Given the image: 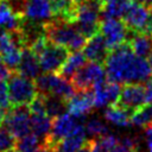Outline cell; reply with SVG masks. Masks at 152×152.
Listing matches in <instances>:
<instances>
[{
    "instance_id": "6da1fadb",
    "label": "cell",
    "mask_w": 152,
    "mask_h": 152,
    "mask_svg": "<svg viewBox=\"0 0 152 152\" xmlns=\"http://www.w3.org/2000/svg\"><path fill=\"white\" fill-rule=\"evenodd\" d=\"M106 78L120 84L144 83L152 76V65L131 49L128 42L109 51L104 61Z\"/></svg>"
},
{
    "instance_id": "7a4b0ae2",
    "label": "cell",
    "mask_w": 152,
    "mask_h": 152,
    "mask_svg": "<svg viewBox=\"0 0 152 152\" xmlns=\"http://www.w3.org/2000/svg\"><path fill=\"white\" fill-rule=\"evenodd\" d=\"M45 36L49 42L62 45L69 51H78L83 49L87 38L77 30L72 23H66L61 19L52 18L44 23Z\"/></svg>"
},
{
    "instance_id": "3957f363",
    "label": "cell",
    "mask_w": 152,
    "mask_h": 152,
    "mask_svg": "<svg viewBox=\"0 0 152 152\" xmlns=\"http://www.w3.org/2000/svg\"><path fill=\"white\" fill-rule=\"evenodd\" d=\"M101 8L102 4L100 0H87L86 2L77 5V17L75 25L86 38H90L95 33L100 32L102 19Z\"/></svg>"
},
{
    "instance_id": "277c9868",
    "label": "cell",
    "mask_w": 152,
    "mask_h": 152,
    "mask_svg": "<svg viewBox=\"0 0 152 152\" xmlns=\"http://www.w3.org/2000/svg\"><path fill=\"white\" fill-rule=\"evenodd\" d=\"M34 84L38 93L44 95H55L64 101H66L76 91L70 80H66L56 72L38 75L34 78Z\"/></svg>"
},
{
    "instance_id": "5b68a950",
    "label": "cell",
    "mask_w": 152,
    "mask_h": 152,
    "mask_svg": "<svg viewBox=\"0 0 152 152\" xmlns=\"http://www.w3.org/2000/svg\"><path fill=\"white\" fill-rule=\"evenodd\" d=\"M121 19L131 32L152 36V6L132 0Z\"/></svg>"
},
{
    "instance_id": "8992f818",
    "label": "cell",
    "mask_w": 152,
    "mask_h": 152,
    "mask_svg": "<svg viewBox=\"0 0 152 152\" xmlns=\"http://www.w3.org/2000/svg\"><path fill=\"white\" fill-rule=\"evenodd\" d=\"M8 96L11 107L30 104L37 95V88L33 80H30L17 71H13L8 78Z\"/></svg>"
},
{
    "instance_id": "52a82bcc",
    "label": "cell",
    "mask_w": 152,
    "mask_h": 152,
    "mask_svg": "<svg viewBox=\"0 0 152 152\" xmlns=\"http://www.w3.org/2000/svg\"><path fill=\"white\" fill-rule=\"evenodd\" d=\"M106 71L101 63L89 62L82 65L70 78L75 90L91 89L94 86L104 82Z\"/></svg>"
},
{
    "instance_id": "ba28073f",
    "label": "cell",
    "mask_w": 152,
    "mask_h": 152,
    "mask_svg": "<svg viewBox=\"0 0 152 152\" xmlns=\"http://www.w3.org/2000/svg\"><path fill=\"white\" fill-rule=\"evenodd\" d=\"M100 32L104 37L109 51L126 43L129 37V30L121 18H102Z\"/></svg>"
},
{
    "instance_id": "9c48e42d",
    "label": "cell",
    "mask_w": 152,
    "mask_h": 152,
    "mask_svg": "<svg viewBox=\"0 0 152 152\" xmlns=\"http://www.w3.org/2000/svg\"><path fill=\"white\" fill-rule=\"evenodd\" d=\"M69 52L70 51L66 48L48 40L44 49L37 56L40 70L44 72H58L63 63L66 61Z\"/></svg>"
},
{
    "instance_id": "30bf717a",
    "label": "cell",
    "mask_w": 152,
    "mask_h": 152,
    "mask_svg": "<svg viewBox=\"0 0 152 152\" xmlns=\"http://www.w3.org/2000/svg\"><path fill=\"white\" fill-rule=\"evenodd\" d=\"M30 116L31 112L28 108V104H21V106H14L8 109L5 118V127L18 139L31 131L30 126Z\"/></svg>"
},
{
    "instance_id": "8fae6325",
    "label": "cell",
    "mask_w": 152,
    "mask_h": 152,
    "mask_svg": "<svg viewBox=\"0 0 152 152\" xmlns=\"http://www.w3.org/2000/svg\"><path fill=\"white\" fill-rule=\"evenodd\" d=\"M83 120L84 119H77L69 113H63L56 116L55 119H52L51 129L49 134L43 139V144L52 148L56 142L69 135L76 127V125L78 122H83Z\"/></svg>"
},
{
    "instance_id": "7c38bea8",
    "label": "cell",
    "mask_w": 152,
    "mask_h": 152,
    "mask_svg": "<svg viewBox=\"0 0 152 152\" xmlns=\"http://www.w3.org/2000/svg\"><path fill=\"white\" fill-rule=\"evenodd\" d=\"M144 104H146L144 83H125L115 106H119L133 114Z\"/></svg>"
},
{
    "instance_id": "4fadbf2b",
    "label": "cell",
    "mask_w": 152,
    "mask_h": 152,
    "mask_svg": "<svg viewBox=\"0 0 152 152\" xmlns=\"http://www.w3.org/2000/svg\"><path fill=\"white\" fill-rule=\"evenodd\" d=\"M66 110L77 119H84L87 114L94 108V91L93 89L76 90L66 101Z\"/></svg>"
},
{
    "instance_id": "5bb4252c",
    "label": "cell",
    "mask_w": 152,
    "mask_h": 152,
    "mask_svg": "<svg viewBox=\"0 0 152 152\" xmlns=\"http://www.w3.org/2000/svg\"><path fill=\"white\" fill-rule=\"evenodd\" d=\"M21 15L30 21H49L53 18L50 0H24Z\"/></svg>"
},
{
    "instance_id": "9a60e30c",
    "label": "cell",
    "mask_w": 152,
    "mask_h": 152,
    "mask_svg": "<svg viewBox=\"0 0 152 152\" xmlns=\"http://www.w3.org/2000/svg\"><path fill=\"white\" fill-rule=\"evenodd\" d=\"M83 53L86 56V58L90 62H96V63H101L103 64L109 50L107 48L104 37L102 36L101 32L95 33L94 36H91L89 38L88 42H86L84 46H83Z\"/></svg>"
},
{
    "instance_id": "2e32d148",
    "label": "cell",
    "mask_w": 152,
    "mask_h": 152,
    "mask_svg": "<svg viewBox=\"0 0 152 152\" xmlns=\"http://www.w3.org/2000/svg\"><path fill=\"white\" fill-rule=\"evenodd\" d=\"M86 128L83 122H78L72 132L65 138L61 139L52 147L53 152H77L86 141Z\"/></svg>"
},
{
    "instance_id": "e0dca14e",
    "label": "cell",
    "mask_w": 152,
    "mask_h": 152,
    "mask_svg": "<svg viewBox=\"0 0 152 152\" xmlns=\"http://www.w3.org/2000/svg\"><path fill=\"white\" fill-rule=\"evenodd\" d=\"M24 23V17L17 13L7 0H0V27L7 32L20 30Z\"/></svg>"
},
{
    "instance_id": "ac0fdd59",
    "label": "cell",
    "mask_w": 152,
    "mask_h": 152,
    "mask_svg": "<svg viewBox=\"0 0 152 152\" xmlns=\"http://www.w3.org/2000/svg\"><path fill=\"white\" fill-rule=\"evenodd\" d=\"M50 5L53 18L75 24L77 17V4L74 0H50Z\"/></svg>"
},
{
    "instance_id": "d6986e66",
    "label": "cell",
    "mask_w": 152,
    "mask_h": 152,
    "mask_svg": "<svg viewBox=\"0 0 152 152\" xmlns=\"http://www.w3.org/2000/svg\"><path fill=\"white\" fill-rule=\"evenodd\" d=\"M15 71L30 80H34L39 75L40 66H39L38 58L28 48L23 49L21 59H20V63L17 66Z\"/></svg>"
},
{
    "instance_id": "ffe728a7",
    "label": "cell",
    "mask_w": 152,
    "mask_h": 152,
    "mask_svg": "<svg viewBox=\"0 0 152 152\" xmlns=\"http://www.w3.org/2000/svg\"><path fill=\"white\" fill-rule=\"evenodd\" d=\"M128 44L137 56L147 58L152 53V36L146 33H135L129 31Z\"/></svg>"
},
{
    "instance_id": "44dd1931",
    "label": "cell",
    "mask_w": 152,
    "mask_h": 152,
    "mask_svg": "<svg viewBox=\"0 0 152 152\" xmlns=\"http://www.w3.org/2000/svg\"><path fill=\"white\" fill-rule=\"evenodd\" d=\"M87 63V58L84 56L83 52H81V50L78 51H72V53H69L66 61L63 63V65L61 66V69L58 70V75L63 76L66 80H70L72 77V75L82 66Z\"/></svg>"
},
{
    "instance_id": "7402d4cb",
    "label": "cell",
    "mask_w": 152,
    "mask_h": 152,
    "mask_svg": "<svg viewBox=\"0 0 152 152\" xmlns=\"http://www.w3.org/2000/svg\"><path fill=\"white\" fill-rule=\"evenodd\" d=\"M131 115L132 114L129 112L115 104H109L103 114L104 119L108 122L121 127H128L131 125Z\"/></svg>"
},
{
    "instance_id": "603a6c76",
    "label": "cell",
    "mask_w": 152,
    "mask_h": 152,
    "mask_svg": "<svg viewBox=\"0 0 152 152\" xmlns=\"http://www.w3.org/2000/svg\"><path fill=\"white\" fill-rule=\"evenodd\" d=\"M51 125H52V119L49 118L48 115L31 114V116H30L31 131L38 138L44 139L49 134V132L51 129Z\"/></svg>"
},
{
    "instance_id": "cb8c5ba5",
    "label": "cell",
    "mask_w": 152,
    "mask_h": 152,
    "mask_svg": "<svg viewBox=\"0 0 152 152\" xmlns=\"http://www.w3.org/2000/svg\"><path fill=\"white\" fill-rule=\"evenodd\" d=\"M131 124L146 128L152 125V103H146L131 115Z\"/></svg>"
},
{
    "instance_id": "d4e9b609",
    "label": "cell",
    "mask_w": 152,
    "mask_h": 152,
    "mask_svg": "<svg viewBox=\"0 0 152 152\" xmlns=\"http://www.w3.org/2000/svg\"><path fill=\"white\" fill-rule=\"evenodd\" d=\"M65 109H66V106L64 100L55 95H45V110L49 118L55 119L56 116L63 114Z\"/></svg>"
},
{
    "instance_id": "484cf974",
    "label": "cell",
    "mask_w": 152,
    "mask_h": 152,
    "mask_svg": "<svg viewBox=\"0 0 152 152\" xmlns=\"http://www.w3.org/2000/svg\"><path fill=\"white\" fill-rule=\"evenodd\" d=\"M39 145V138L34 133H27L26 135L17 139L15 150L18 152H36Z\"/></svg>"
},
{
    "instance_id": "4316f807",
    "label": "cell",
    "mask_w": 152,
    "mask_h": 152,
    "mask_svg": "<svg viewBox=\"0 0 152 152\" xmlns=\"http://www.w3.org/2000/svg\"><path fill=\"white\" fill-rule=\"evenodd\" d=\"M84 128H86V133H88L93 138H99V137L108 133L107 125L101 119H97V118L88 120L86 126H84Z\"/></svg>"
},
{
    "instance_id": "83f0119b",
    "label": "cell",
    "mask_w": 152,
    "mask_h": 152,
    "mask_svg": "<svg viewBox=\"0 0 152 152\" xmlns=\"http://www.w3.org/2000/svg\"><path fill=\"white\" fill-rule=\"evenodd\" d=\"M17 138L6 128L0 126V152H7L15 148Z\"/></svg>"
},
{
    "instance_id": "f1b7e54d",
    "label": "cell",
    "mask_w": 152,
    "mask_h": 152,
    "mask_svg": "<svg viewBox=\"0 0 152 152\" xmlns=\"http://www.w3.org/2000/svg\"><path fill=\"white\" fill-rule=\"evenodd\" d=\"M95 141H96V146L99 147L100 152H109L119 142V140L115 135L108 134V133H106L99 138H95Z\"/></svg>"
},
{
    "instance_id": "f546056e",
    "label": "cell",
    "mask_w": 152,
    "mask_h": 152,
    "mask_svg": "<svg viewBox=\"0 0 152 152\" xmlns=\"http://www.w3.org/2000/svg\"><path fill=\"white\" fill-rule=\"evenodd\" d=\"M0 107L8 110L11 108L10 96H8V86L5 80L0 78Z\"/></svg>"
},
{
    "instance_id": "4dcf8cb0",
    "label": "cell",
    "mask_w": 152,
    "mask_h": 152,
    "mask_svg": "<svg viewBox=\"0 0 152 152\" xmlns=\"http://www.w3.org/2000/svg\"><path fill=\"white\" fill-rule=\"evenodd\" d=\"M144 88H145V102L146 103H152V80H147L144 82Z\"/></svg>"
},
{
    "instance_id": "1f68e13d",
    "label": "cell",
    "mask_w": 152,
    "mask_h": 152,
    "mask_svg": "<svg viewBox=\"0 0 152 152\" xmlns=\"http://www.w3.org/2000/svg\"><path fill=\"white\" fill-rule=\"evenodd\" d=\"M13 71L14 70H12V69H10L5 63H1L0 62V78L1 80H8L10 77H11V75L13 74Z\"/></svg>"
},
{
    "instance_id": "d6a6232c",
    "label": "cell",
    "mask_w": 152,
    "mask_h": 152,
    "mask_svg": "<svg viewBox=\"0 0 152 152\" xmlns=\"http://www.w3.org/2000/svg\"><path fill=\"white\" fill-rule=\"evenodd\" d=\"M145 139L148 152H152V125L145 128Z\"/></svg>"
},
{
    "instance_id": "836d02e7",
    "label": "cell",
    "mask_w": 152,
    "mask_h": 152,
    "mask_svg": "<svg viewBox=\"0 0 152 152\" xmlns=\"http://www.w3.org/2000/svg\"><path fill=\"white\" fill-rule=\"evenodd\" d=\"M134 150H135V148H134ZM134 150H131V148H128L127 146L122 145L121 142H118L116 146H114L109 152H133Z\"/></svg>"
},
{
    "instance_id": "e575fe53",
    "label": "cell",
    "mask_w": 152,
    "mask_h": 152,
    "mask_svg": "<svg viewBox=\"0 0 152 152\" xmlns=\"http://www.w3.org/2000/svg\"><path fill=\"white\" fill-rule=\"evenodd\" d=\"M36 152H53V151H52L51 147H49V146L42 144V145H39V147L36 150Z\"/></svg>"
},
{
    "instance_id": "d590c367",
    "label": "cell",
    "mask_w": 152,
    "mask_h": 152,
    "mask_svg": "<svg viewBox=\"0 0 152 152\" xmlns=\"http://www.w3.org/2000/svg\"><path fill=\"white\" fill-rule=\"evenodd\" d=\"M6 113H7V110L0 107V126H1V125L4 124V121H5V118H6Z\"/></svg>"
},
{
    "instance_id": "8d00e7d4",
    "label": "cell",
    "mask_w": 152,
    "mask_h": 152,
    "mask_svg": "<svg viewBox=\"0 0 152 152\" xmlns=\"http://www.w3.org/2000/svg\"><path fill=\"white\" fill-rule=\"evenodd\" d=\"M137 2H141V4H145L146 6H152V0H134Z\"/></svg>"
},
{
    "instance_id": "74e56055",
    "label": "cell",
    "mask_w": 152,
    "mask_h": 152,
    "mask_svg": "<svg viewBox=\"0 0 152 152\" xmlns=\"http://www.w3.org/2000/svg\"><path fill=\"white\" fill-rule=\"evenodd\" d=\"M74 1H75L77 5H80V4H83V2H86L87 0H74Z\"/></svg>"
},
{
    "instance_id": "f35d334b",
    "label": "cell",
    "mask_w": 152,
    "mask_h": 152,
    "mask_svg": "<svg viewBox=\"0 0 152 152\" xmlns=\"http://www.w3.org/2000/svg\"><path fill=\"white\" fill-rule=\"evenodd\" d=\"M4 32H5V30H4V28H1V27H0V37H1V36H2V33H4Z\"/></svg>"
},
{
    "instance_id": "ab89813d",
    "label": "cell",
    "mask_w": 152,
    "mask_h": 152,
    "mask_svg": "<svg viewBox=\"0 0 152 152\" xmlns=\"http://www.w3.org/2000/svg\"><path fill=\"white\" fill-rule=\"evenodd\" d=\"M7 152H18L15 148H13V150H10V151H7Z\"/></svg>"
},
{
    "instance_id": "60d3db41",
    "label": "cell",
    "mask_w": 152,
    "mask_h": 152,
    "mask_svg": "<svg viewBox=\"0 0 152 152\" xmlns=\"http://www.w3.org/2000/svg\"><path fill=\"white\" fill-rule=\"evenodd\" d=\"M133 152H140V151H139V146H138V147H137V148H135Z\"/></svg>"
}]
</instances>
